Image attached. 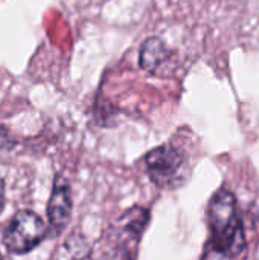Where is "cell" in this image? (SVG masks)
Wrapping results in <instances>:
<instances>
[{
  "label": "cell",
  "instance_id": "1",
  "mask_svg": "<svg viewBox=\"0 0 259 260\" xmlns=\"http://www.w3.org/2000/svg\"><path fill=\"white\" fill-rule=\"evenodd\" d=\"M208 221L211 230L209 245L227 253L229 256H237L244 250V229L238 216L235 197L229 190L220 189L211 198Z\"/></svg>",
  "mask_w": 259,
  "mask_h": 260
},
{
  "label": "cell",
  "instance_id": "2",
  "mask_svg": "<svg viewBox=\"0 0 259 260\" xmlns=\"http://www.w3.org/2000/svg\"><path fill=\"white\" fill-rule=\"evenodd\" d=\"M46 233L47 227L35 212L20 210L8 222L2 242L9 253L26 254L44 241Z\"/></svg>",
  "mask_w": 259,
  "mask_h": 260
},
{
  "label": "cell",
  "instance_id": "3",
  "mask_svg": "<svg viewBox=\"0 0 259 260\" xmlns=\"http://www.w3.org/2000/svg\"><path fill=\"white\" fill-rule=\"evenodd\" d=\"M145 165L151 181L157 187L171 189L182 184L185 180V157L171 145H162L148 152Z\"/></svg>",
  "mask_w": 259,
  "mask_h": 260
},
{
  "label": "cell",
  "instance_id": "4",
  "mask_svg": "<svg viewBox=\"0 0 259 260\" xmlns=\"http://www.w3.org/2000/svg\"><path fill=\"white\" fill-rule=\"evenodd\" d=\"M70 213H72L70 186L63 177H56L47 203V219L55 233H60L66 229L70 219Z\"/></svg>",
  "mask_w": 259,
  "mask_h": 260
},
{
  "label": "cell",
  "instance_id": "5",
  "mask_svg": "<svg viewBox=\"0 0 259 260\" xmlns=\"http://www.w3.org/2000/svg\"><path fill=\"white\" fill-rule=\"evenodd\" d=\"M148 218H150V213L145 209H142V207L131 209L119 221V227H121L119 235L125 236V241L136 242L140 238L142 232L145 230V227L148 224Z\"/></svg>",
  "mask_w": 259,
  "mask_h": 260
},
{
  "label": "cell",
  "instance_id": "6",
  "mask_svg": "<svg viewBox=\"0 0 259 260\" xmlns=\"http://www.w3.org/2000/svg\"><path fill=\"white\" fill-rule=\"evenodd\" d=\"M169 56V50L159 38H148L140 49V67L148 72H154L160 62Z\"/></svg>",
  "mask_w": 259,
  "mask_h": 260
},
{
  "label": "cell",
  "instance_id": "7",
  "mask_svg": "<svg viewBox=\"0 0 259 260\" xmlns=\"http://www.w3.org/2000/svg\"><path fill=\"white\" fill-rule=\"evenodd\" d=\"M232 256H229L227 253L221 251V250H217L214 248L212 245H208V248L205 250V254L202 260H231Z\"/></svg>",
  "mask_w": 259,
  "mask_h": 260
},
{
  "label": "cell",
  "instance_id": "8",
  "mask_svg": "<svg viewBox=\"0 0 259 260\" xmlns=\"http://www.w3.org/2000/svg\"><path fill=\"white\" fill-rule=\"evenodd\" d=\"M3 204H5V183L0 178V209L3 207Z\"/></svg>",
  "mask_w": 259,
  "mask_h": 260
},
{
  "label": "cell",
  "instance_id": "9",
  "mask_svg": "<svg viewBox=\"0 0 259 260\" xmlns=\"http://www.w3.org/2000/svg\"><path fill=\"white\" fill-rule=\"evenodd\" d=\"M0 260H2V254H0Z\"/></svg>",
  "mask_w": 259,
  "mask_h": 260
}]
</instances>
